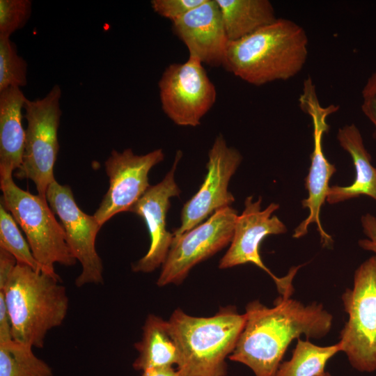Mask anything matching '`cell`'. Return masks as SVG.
Returning a JSON list of instances; mask_svg holds the SVG:
<instances>
[{"mask_svg":"<svg viewBox=\"0 0 376 376\" xmlns=\"http://www.w3.org/2000/svg\"><path fill=\"white\" fill-rule=\"evenodd\" d=\"M244 326L228 359L249 367L255 376H274L292 340L320 339L330 331L333 316L322 304H304L279 296L269 308L258 300L246 306Z\"/></svg>","mask_w":376,"mask_h":376,"instance_id":"obj_1","label":"cell"},{"mask_svg":"<svg viewBox=\"0 0 376 376\" xmlns=\"http://www.w3.org/2000/svg\"><path fill=\"white\" fill-rule=\"evenodd\" d=\"M306 31L285 18L228 44L224 68L251 85L260 86L296 76L308 58Z\"/></svg>","mask_w":376,"mask_h":376,"instance_id":"obj_2","label":"cell"},{"mask_svg":"<svg viewBox=\"0 0 376 376\" xmlns=\"http://www.w3.org/2000/svg\"><path fill=\"white\" fill-rule=\"evenodd\" d=\"M245 314L234 306L221 307L210 317L175 310L168 322L178 352L180 376H226V359L243 329Z\"/></svg>","mask_w":376,"mask_h":376,"instance_id":"obj_3","label":"cell"},{"mask_svg":"<svg viewBox=\"0 0 376 376\" xmlns=\"http://www.w3.org/2000/svg\"><path fill=\"white\" fill-rule=\"evenodd\" d=\"M13 340L42 348L48 332L65 320L69 298L58 274L17 263L3 289Z\"/></svg>","mask_w":376,"mask_h":376,"instance_id":"obj_4","label":"cell"},{"mask_svg":"<svg viewBox=\"0 0 376 376\" xmlns=\"http://www.w3.org/2000/svg\"><path fill=\"white\" fill-rule=\"evenodd\" d=\"M1 203L10 212L26 235L41 271L56 275L54 265L76 264L65 230L46 199L19 188L13 176L0 178Z\"/></svg>","mask_w":376,"mask_h":376,"instance_id":"obj_5","label":"cell"},{"mask_svg":"<svg viewBox=\"0 0 376 376\" xmlns=\"http://www.w3.org/2000/svg\"><path fill=\"white\" fill-rule=\"evenodd\" d=\"M342 301L348 320L338 342L350 363L361 373L376 370V256L356 269L353 288H347Z\"/></svg>","mask_w":376,"mask_h":376,"instance_id":"obj_6","label":"cell"},{"mask_svg":"<svg viewBox=\"0 0 376 376\" xmlns=\"http://www.w3.org/2000/svg\"><path fill=\"white\" fill-rule=\"evenodd\" d=\"M61 97V87L54 85L44 97L26 98L24 104L27 121L24 150L22 165L15 175L33 182L38 194L45 199L49 186L56 180L54 166L59 150Z\"/></svg>","mask_w":376,"mask_h":376,"instance_id":"obj_7","label":"cell"},{"mask_svg":"<svg viewBox=\"0 0 376 376\" xmlns=\"http://www.w3.org/2000/svg\"><path fill=\"white\" fill-rule=\"evenodd\" d=\"M158 88L162 109L175 125L196 127L217 100V90L203 64L188 57L184 63L169 64Z\"/></svg>","mask_w":376,"mask_h":376,"instance_id":"obj_8","label":"cell"},{"mask_svg":"<svg viewBox=\"0 0 376 376\" xmlns=\"http://www.w3.org/2000/svg\"><path fill=\"white\" fill-rule=\"evenodd\" d=\"M300 109L308 115L313 123V148L311 154V166L305 178V188L308 196L301 201L303 207L309 210V214L295 229L292 237L299 238L308 232L311 224L317 225L323 246L332 244L331 237L323 229L320 219L322 205L327 200L329 189V182L336 169L326 158L322 148V138L329 132L327 118L339 109V106L329 104L322 107L319 101L313 81L306 79L303 83L302 93L299 97Z\"/></svg>","mask_w":376,"mask_h":376,"instance_id":"obj_9","label":"cell"},{"mask_svg":"<svg viewBox=\"0 0 376 376\" xmlns=\"http://www.w3.org/2000/svg\"><path fill=\"white\" fill-rule=\"evenodd\" d=\"M237 217L234 208L226 207L190 230L173 236L157 285L181 283L195 265L230 244Z\"/></svg>","mask_w":376,"mask_h":376,"instance_id":"obj_10","label":"cell"},{"mask_svg":"<svg viewBox=\"0 0 376 376\" xmlns=\"http://www.w3.org/2000/svg\"><path fill=\"white\" fill-rule=\"evenodd\" d=\"M46 199L61 220L73 256L81 264V271L75 285L81 288L89 284H103V263L95 248L96 237L102 226L95 216L83 212L77 205L70 187L56 180L49 186Z\"/></svg>","mask_w":376,"mask_h":376,"instance_id":"obj_11","label":"cell"},{"mask_svg":"<svg viewBox=\"0 0 376 376\" xmlns=\"http://www.w3.org/2000/svg\"><path fill=\"white\" fill-rule=\"evenodd\" d=\"M262 198L253 202L252 196L244 201V210L238 215L230 246L219 261L220 269H227L246 263H252L267 272L274 280L280 295L289 291L292 286L294 276L288 272L283 277L275 276L263 263L260 246L263 240L269 235L287 232L285 225L275 215L279 205L270 203L261 209Z\"/></svg>","mask_w":376,"mask_h":376,"instance_id":"obj_12","label":"cell"},{"mask_svg":"<svg viewBox=\"0 0 376 376\" xmlns=\"http://www.w3.org/2000/svg\"><path fill=\"white\" fill-rule=\"evenodd\" d=\"M242 159L235 148L228 146L221 134L208 152L207 174L198 191L187 201L181 211V224L174 230V237L190 230L217 210L230 206L235 201L228 190L230 178Z\"/></svg>","mask_w":376,"mask_h":376,"instance_id":"obj_13","label":"cell"},{"mask_svg":"<svg viewBox=\"0 0 376 376\" xmlns=\"http://www.w3.org/2000/svg\"><path fill=\"white\" fill-rule=\"evenodd\" d=\"M164 159L161 148L141 155H135L132 148L111 151L104 163L109 187L93 214L101 226L114 215L130 212L150 187V169Z\"/></svg>","mask_w":376,"mask_h":376,"instance_id":"obj_14","label":"cell"},{"mask_svg":"<svg viewBox=\"0 0 376 376\" xmlns=\"http://www.w3.org/2000/svg\"><path fill=\"white\" fill-rule=\"evenodd\" d=\"M182 155L178 150L172 168L164 179L150 186L130 210L143 219L150 239L146 254L132 265L134 272L155 271L163 265L169 253L173 235L166 230V214L171 205L170 198L180 194L174 174Z\"/></svg>","mask_w":376,"mask_h":376,"instance_id":"obj_15","label":"cell"},{"mask_svg":"<svg viewBox=\"0 0 376 376\" xmlns=\"http://www.w3.org/2000/svg\"><path fill=\"white\" fill-rule=\"evenodd\" d=\"M172 29L186 46L189 57L203 65L224 67L229 40L216 0H205L172 22Z\"/></svg>","mask_w":376,"mask_h":376,"instance_id":"obj_16","label":"cell"},{"mask_svg":"<svg viewBox=\"0 0 376 376\" xmlns=\"http://www.w3.org/2000/svg\"><path fill=\"white\" fill-rule=\"evenodd\" d=\"M26 100L19 88L0 92V178L20 168L24 150L22 109Z\"/></svg>","mask_w":376,"mask_h":376,"instance_id":"obj_17","label":"cell"},{"mask_svg":"<svg viewBox=\"0 0 376 376\" xmlns=\"http://www.w3.org/2000/svg\"><path fill=\"white\" fill-rule=\"evenodd\" d=\"M337 139L352 158L355 178L349 186L330 187L327 201L336 204L362 195L376 201V167L371 163V157L364 146L359 130L354 124L345 125L338 130Z\"/></svg>","mask_w":376,"mask_h":376,"instance_id":"obj_18","label":"cell"},{"mask_svg":"<svg viewBox=\"0 0 376 376\" xmlns=\"http://www.w3.org/2000/svg\"><path fill=\"white\" fill-rule=\"evenodd\" d=\"M134 346L139 354L132 366L136 370L174 368L178 365V352L168 320L157 315H148L142 327L141 338Z\"/></svg>","mask_w":376,"mask_h":376,"instance_id":"obj_19","label":"cell"},{"mask_svg":"<svg viewBox=\"0 0 376 376\" xmlns=\"http://www.w3.org/2000/svg\"><path fill=\"white\" fill-rule=\"evenodd\" d=\"M227 38L235 41L274 22L277 17L268 0H216Z\"/></svg>","mask_w":376,"mask_h":376,"instance_id":"obj_20","label":"cell"},{"mask_svg":"<svg viewBox=\"0 0 376 376\" xmlns=\"http://www.w3.org/2000/svg\"><path fill=\"white\" fill-rule=\"evenodd\" d=\"M338 352V343L318 346L299 338L291 359L280 363L274 376H321L328 361Z\"/></svg>","mask_w":376,"mask_h":376,"instance_id":"obj_21","label":"cell"},{"mask_svg":"<svg viewBox=\"0 0 376 376\" xmlns=\"http://www.w3.org/2000/svg\"><path fill=\"white\" fill-rule=\"evenodd\" d=\"M0 376H53V371L32 347L13 340L0 344Z\"/></svg>","mask_w":376,"mask_h":376,"instance_id":"obj_22","label":"cell"},{"mask_svg":"<svg viewBox=\"0 0 376 376\" xmlns=\"http://www.w3.org/2000/svg\"><path fill=\"white\" fill-rule=\"evenodd\" d=\"M0 248L12 254L17 263L41 271L31 247L22 235L17 224L10 212L0 204Z\"/></svg>","mask_w":376,"mask_h":376,"instance_id":"obj_23","label":"cell"},{"mask_svg":"<svg viewBox=\"0 0 376 376\" xmlns=\"http://www.w3.org/2000/svg\"><path fill=\"white\" fill-rule=\"evenodd\" d=\"M27 84V63L10 38L0 37V92Z\"/></svg>","mask_w":376,"mask_h":376,"instance_id":"obj_24","label":"cell"},{"mask_svg":"<svg viewBox=\"0 0 376 376\" xmlns=\"http://www.w3.org/2000/svg\"><path fill=\"white\" fill-rule=\"evenodd\" d=\"M32 10L30 0H0V37L10 38L23 28Z\"/></svg>","mask_w":376,"mask_h":376,"instance_id":"obj_25","label":"cell"},{"mask_svg":"<svg viewBox=\"0 0 376 376\" xmlns=\"http://www.w3.org/2000/svg\"><path fill=\"white\" fill-rule=\"evenodd\" d=\"M205 0H152V10L159 15L173 22Z\"/></svg>","mask_w":376,"mask_h":376,"instance_id":"obj_26","label":"cell"},{"mask_svg":"<svg viewBox=\"0 0 376 376\" xmlns=\"http://www.w3.org/2000/svg\"><path fill=\"white\" fill-rule=\"evenodd\" d=\"M361 225L368 239L359 241V245L366 251H372L376 256V217L367 213L361 217Z\"/></svg>","mask_w":376,"mask_h":376,"instance_id":"obj_27","label":"cell"},{"mask_svg":"<svg viewBox=\"0 0 376 376\" xmlns=\"http://www.w3.org/2000/svg\"><path fill=\"white\" fill-rule=\"evenodd\" d=\"M13 340L12 322L7 308L4 295L0 291V344Z\"/></svg>","mask_w":376,"mask_h":376,"instance_id":"obj_28","label":"cell"},{"mask_svg":"<svg viewBox=\"0 0 376 376\" xmlns=\"http://www.w3.org/2000/svg\"><path fill=\"white\" fill-rule=\"evenodd\" d=\"M17 264L12 254L0 248V290L6 284Z\"/></svg>","mask_w":376,"mask_h":376,"instance_id":"obj_29","label":"cell"},{"mask_svg":"<svg viewBox=\"0 0 376 376\" xmlns=\"http://www.w3.org/2000/svg\"><path fill=\"white\" fill-rule=\"evenodd\" d=\"M361 111L374 125L373 137L376 139V99L364 98L361 104Z\"/></svg>","mask_w":376,"mask_h":376,"instance_id":"obj_30","label":"cell"},{"mask_svg":"<svg viewBox=\"0 0 376 376\" xmlns=\"http://www.w3.org/2000/svg\"><path fill=\"white\" fill-rule=\"evenodd\" d=\"M141 376H180L175 368H152L142 371Z\"/></svg>","mask_w":376,"mask_h":376,"instance_id":"obj_31","label":"cell"},{"mask_svg":"<svg viewBox=\"0 0 376 376\" xmlns=\"http://www.w3.org/2000/svg\"><path fill=\"white\" fill-rule=\"evenodd\" d=\"M363 99H376V70L368 77L361 91Z\"/></svg>","mask_w":376,"mask_h":376,"instance_id":"obj_32","label":"cell"},{"mask_svg":"<svg viewBox=\"0 0 376 376\" xmlns=\"http://www.w3.org/2000/svg\"><path fill=\"white\" fill-rule=\"evenodd\" d=\"M321 376H331L329 372H324Z\"/></svg>","mask_w":376,"mask_h":376,"instance_id":"obj_33","label":"cell"}]
</instances>
